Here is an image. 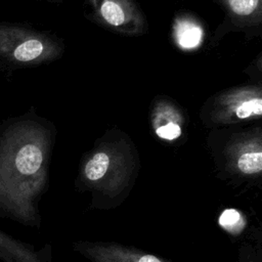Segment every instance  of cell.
Wrapping results in <instances>:
<instances>
[{"instance_id":"6da1fadb","label":"cell","mask_w":262,"mask_h":262,"mask_svg":"<svg viewBox=\"0 0 262 262\" xmlns=\"http://www.w3.org/2000/svg\"><path fill=\"white\" fill-rule=\"evenodd\" d=\"M55 137L48 122L26 119L0 137V210L29 218L32 201L41 187Z\"/></svg>"},{"instance_id":"7a4b0ae2","label":"cell","mask_w":262,"mask_h":262,"mask_svg":"<svg viewBox=\"0 0 262 262\" xmlns=\"http://www.w3.org/2000/svg\"><path fill=\"white\" fill-rule=\"evenodd\" d=\"M205 128H224L260 121L262 117V82L236 85L210 95L199 114Z\"/></svg>"},{"instance_id":"3957f363","label":"cell","mask_w":262,"mask_h":262,"mask_svg":"<svg viewBox=\"0 0 262 262\" xmlns=\"http://www.w3.org/2000/svg\"><path fill=\"white\" fill-rule=\"evenodd\" d=\"M208 144L217 150L228 167L243 175L262 171V126L235 125L210 129Z\"/></svg>"},{"instance_id":"277c9868","label":"cell","mask_w":262,"mask_h":262,"mask_svg":"<svg viewBox=\"0 0 262 262\" xmlns=\"http://www.w3.org/2000/svg\"><path fill=\"white\" fill-rule=\"evenodd\" d=\"M136 151L130 137L113 127L96 141L87 155L82 173L90 182L127 175L134 166Z\"/></svg>"},{"instance_id":"5b68a950","label":"cell","mask_w":262,"mask_h":262,"mask_svg":"<svg viewBox=\"0 0 262 262\" xmlns=\"http://www.w3.org/2000/svg\"><path fill=\"white\" fill-rule=\"evenodd\" d=\"M64 44L55 36L17 26L0 25V56L19 64H41L58 59Z\"/></svg>"},{"instance_id":"8992f818","label":"cell","mask_w":262,"mask_h":262,"mask_svg":"<svg viewBox=\"0 0 262 262\" xmlns=\"http://www.w3.org/2000/svg\"><path fill=\"white\" fill-rule=\"evenodd\" d=\"M90 7L88 19L103 29L126 37L147 33V19L136 0H84Z\"/></svg>"},{"instance_id":"52a82bcc","label":"cell","mask_w":262,"mask_h":262,"mask_svg":"<svg viewBox=\"0 0 262 262\" xmlns=\"http://www.w3.org/2000/svg\"><path fill=\"white\" fill-rule=\"evenodd\" d=\"M220 6L223 17L209 47L213 48L228 34L241 33L247 41L262 36V0H211Z\"/></svg>"},{"instance_id":"ba28073f","label":"cell","mask_w":262,"mask_h":262,"mask_svg":"<svg viewBox=\"0 0 262 262\" xmlns=\"http://www.w3.org/2000/svg\"><path fill=\"white\" fill-rule=\"evenodd\" d=\"M149 122L154 134L168 142L181 138L187 128V117L183 108L175 100L163 95L152 100Z\"/></svg>"},{"instance_id":"9c48e42d","label":"cell","mask_w":262,"mask_h":262,"mask_svg":"<svg viewBox=\"0 0 262 262\" xmlns=\"http://www.w3.org/2000/svg\"><path fill=\"white\" fill-rule=\"evenodd\" d=\"M172 36L182 50H194L204 41L205 31L200 20L188 12L178 13L172 27Z\"/></svg>"},{"instance_id":"30bf717a","label":"cell","mask_w":262,"mask_h":262,"mask_svg":"<svg viewBox=\"0 0 262 262\" xmlns=\"http://www.w3.org/2000/svg\"><path fill=\"white\" fill-rule=\"evenodd\" d=\"M87 253L97 262H164L152 255L136 254L118 247L88 248Z\"/></svg>"},{"instance_id":"8fae6325","label":"cell","mask_w":262,"mask_h":262,"mask_svg":"<svg viewBox=\"0 0 262 262\" xmlns=\"http://www.w3.org/2000/svg\"><path fill=\"white\" fill-rule=\"evenodd\" d=\"M0 259L4 262H38L34 253L0 231Z\"/></svg>"},{"instance_id":"7c38bea8","label":"cell","mask_w":262,"mask_h":262,"mask_svg":"<svg viewBox=\"0 0 262 262\" xmlns=\"http://www.w3.org/2000/svg\"><path fill=\"white\" fill-rule=\"evenodd\" d=\"M220 225H222L227 230H233L239 227V224L242 223V217L241 214L233 209L225 210L219 219Z\"/></svg>"},{"instance_id":"4fadbf2b","label":"cell","mask_w":262,"mask_h":262,"mask_svg":"<svg viewBox=\"0 0 262 262\" xmlns=\"http://www.w3.org/2000/svg\"><path fill=\"white\" fill-rule=\"evenodd\" d=\"M252 82H262V52H259L252 62L244 70Z\"/></svg>"},{"instance_id":"5bb4252c","label":"cell","mask_w":262,"mask_h":262,"mask_svg":"<svg viewBox=\"0 0 262 262\" xmlns=\"http://www.w3.org/2000/svg\"><path fill=\"white\" fill-rule=\"evenodd\" d=\"M46 1L54 3V4H61L63 2V0H46Z\"/></svg>"}]
</instances>
